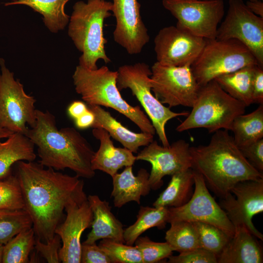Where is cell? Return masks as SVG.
<instances>
[{
    "mask_svg": "<svg viewBox=\"0 0 263 263\" xmlns=\"http://www.w3.org/2000/svg\"><path fill=\"white\" fill-rule=\"evenodd\" d=\"M17 164L24 209L32 220L36 238L47 243L55 235L66 205L86 195L84 182L76 175L63 174L39 163L19 161Z\"/></svg>",
    "mask_w": 263,
    "mask_h": 263,
    "instance_id": "cell-1",
    "label": "cell"
},
{
    "mask_svg": "<svg viewBox=\"0 0 263 263\" xmlns=\"http://www.w3.org/2000/svg\"><path fill=\"white\" fill-rule=\"evenodd\" d=\"M25 135L38 148L39 163L58 171L69 169L79 177L95 175L91 161L94 154L87 140L75 129L58 130L55 117L49 111L36 110V122Z\"/></svg>",
    "mask_w": 263,
    "mask_h": 263,
    "instance_id": "cell-2",
    "label": "cell"
},
{
    "mask_svg": "<svg viewBox=\"0 0 263 263\" xmlns=\"http://www.w3.org/2000/svg\"><path fill=\"white\" fill-rule=\"evenodd\" d=\"M228 131L213 132L207 145L190 147L191 168L221 198L231 193L239 182L263 178V173L243 156Z\"/></svg>",
    "mask_w": 263,
    "mask_h": 263,
    "instance_id": "cell-3",
    "label": "cell"
},
{
    "mask_svg": "<svg viewBox=\"0 0 263 263\" xmlns=\"http://www.w3.org/2000/svg\"><path fill=\"white\" fill-rule=\"evenodd\" d=\"M72 77L76 92L88 105L113 109L133 122L142 132L155 134L153 126L140 107L132 106L122 98L117 86V71H111L106 66L90 70L78 65Z\"/></svg>",
    "mask_w": 263,
    "mask_h": 263,
    "instance_id": "cell-4",
    "label": "cell"
},
{
    "mask_svg": "<svg viewBox=\"0 0 263 263\" xmlns=\"http://www.w3.org/2000/svg\"><path fill=\"white\" fill-rule=\"evenodd\" d=\"M112 2L106 0L76 2L70 17L68 35L82 54L79 65L90 70L98 68L99 59L111 62L105 51L107 40L103 34L104 22L112 16Z\"/></svg>",
    "mask_w": 263,
    "mask_h": 263,
    "instance_id": "cell-5",
    "label": "cell"
},
{
    "mask_svg": "<svg viewBox=\"0 0 263 263\" xmlns=\"http://www.w3.org/2000/svg\"><path fill=\"white\" fill-rule=\"evenodd\" d=\"M246 107L213 80L200 87L191 111L176 130L182 132L205 128L209 133L222 129L229 131L234 118L244 113Z\"/></svg>",
    "mask_w": 263,
    "mask_h": 263,
    "instance_id": "cell-6",
    "label": "cell"
},
{
    "mask_svg": "<svg viewBox=\"0 0 263 263\" xmlns=\"http://www.w3.org/2000/svg\"><path fill=\"white\" fill-rule=\"evenodd\" d=\"M256 65L258 64L255 57L241 42L235 39H214L207 40L191 67L198 85L201 87L221 75Z\"/></svg>",
    "mask_w": 263,
    "mask_h": 263,
    "instance_id": "cell-7",
    "label": "cell"
},
{
    "mask_svg": "<svg viewBox=\"0 0 263 263\" xmlns=\"http://www.w3.org/2000/svg\"><path fill=\"white\" fill-rule=\"evenodd\" d=\"M151 69L143 62L126 64L117 71V86L119 91L129 89L145 110L162 145H169L165 126L170 119L187 116L189 113H176L166 107L152 94L150 83Z\"/></svg>",
    "mask_w": 263,
    "mask_h": 263,
    "instance_id": "cell-8",
    "label": "cell"
},
{
    "mask_svg": "<svg viewBox=\"0 0 263 263\" xmlns=\"http://www.w3.org/2000/svg\"><path fill=\"white\" fill-rule=\"evenodd\" d=\"M0 127L25 135L36 122L35 98L27 94L19 79L0 58Z\"/></svg>",
    "mask_w": 263,
    "mask_h": 263,
    "instance_id": "cell-9",
    "label": "cell"
},
{
    "mask_svg": "<svg viewBox=\"0 0 263 263\" xmlns=\"http://www.w3.org/2000/svg\"><path fill=\"white\" fill-rule=\"evenodd\" d=\"M150 86L156 99L169 108L192 107L200 89L191 65L170 66L155 62L151 68Z\"/></svg>",
    "mask_w": 263,
    "mask_h": 263,
    "instance_id": "cell-10",
    "label": "cell"
},
{
    "mask_svg": "<svg viewBox=\"0 0 263 263\" xmlns=\"http://www.w3.org/2000/svg\"><path fill=\"white\" fill-rule=\"evenodd\" d=\"M162 4L177 19V26L207 40L216 39L225 14L223 0H163Z\"/></svg>",
    "mask_w": 263,
    "mask_h": 263,
    "instance_id": "cell-11",
    "label": "cell"
},
{
    "mask_svg": "<svg viewBox=\"0 0 263 263\" xmlns=\"http://www.w3.org/2000/svg\"><path fill=\"white\" fill-rule=\"evenodd\" d=\"M216 39H235L243 43L263 68V18L250 11L243 0H229L224 20Z\"/></svg>",
    "mask_w": 263,
    "mask_h": 263,
    "instance_id": "cell-12",
    "label": "cell"
},
{
    "mask_svg": "<svg viewBox=\"0 0 263 263\" xmlns=\"http://www.w3.org/2000/svg\"><path fill=\"white\" fill-rule=\"evenodd\" d=\"M194 171L195 188L189 200L177 207H169L168 223L174 221L199 222L212 225L231 238L235 227L226 213L210 194L203 176Z\"/></svg>",
    "mask_w": 263,
    "mask_h": 263,
    "instance_id": "cell-13",
    "label": "cell"
},
{
    "mask_svg": "<svg viewBox=\"0 0 263 263\" xmlns=\"http://www.w3.org/2000/svg\"><path fill=\"white\" fill-rule=\"evenodd\" d=\"M220 206L235 226H244L257 238L263 235L255 227L253 217L263 211V178L242 181L223 198Z\"/></svg>",
    "mask_w": 263,
    "mask_h": 263,
    "instance_id": "cell-14",
    "label": "cell"
},
{
    "mask_svg": "<svg viewBox=\"0 0 263 263\" xmlns=\"http://www.w3.org/2000/svg\"><path fill=\"white\" fill-rule=\"evenodd\" d=\"M207 40L176 25L164 27L154 39L156 62L170 66L191 65Z\"/></svg>",
    "mask_w": 263,
    "mask_h": 263,
    "instance_id": "cell-15",
    "label": "cell"
},
{
    "mask_svg": "<svg viewBox=\"0 0 263 263\" xmlns=\"http://www.w3.org/2000/svg\"><path fill=\"white\" fill-rule=\"evenodd\" d=\"M136 159L150 164L149 182L153 190L163 185L164 176H171L192 167L189 144L183 139L167 147L161 146L153 140L138 153Z\"/></svg>",
    "mask_w": 263,
    "mask_h": 263,
    "instance_id": "cell-16",
    "label": "cell"
},
{
    "mask_svg": "<svg viewBox=\"0 0 263 263\" xmlns=\"http://www.w3.org/2000/svg\"><path fill=\"white\" fill-rule=\"evenodd\" d=\"M66 216L55 230L60 237L62 245L59 257L63 263H80L81 237L91 226L93 213L86 195L73 199L65 206Z\"/></svg>",
    "mask_w": 263,
    "mask_h": 263,
    "instance_id": "cell-17",
    "label": "cell"
},
{
    "mask_svg": "<svg viewBox=\"0 0 263 263\" xmlns=\"http://www.w3.org/2000/svg\"><path fill=\"white\" fill-rule=\"evenodd\" d=\"M112 5L116 20L114 41L128 54H139L150 40L141 16L140 3L137 0H113Z\"/></svg>",
    "mask_w": 263,
    "mask_h": 263,
    "instance_id": "cell-18",
    "label": "cell"
},
{
    "mask_svg": "<svg viewBox=\"0 0 263 263\" xmlns=\"http://www.w3.org/2000/svg\"><path fill=\"white\" fill-rule=\"evenodd\" d=\"M92 133L100 142L99 149L94 152L91 161L94 170H101L112 177L119 169L132 166L136 160V156L125 147H115L106 130L94 128Z\"/></svg>",
    "mask_w": 263,
    "mask_h": 263,
    "instance_id": "cell-19",
    "label": "cell"
},
{
    "mask_svg": "<svg viewBox=\"0 0 263 263\" xmlns=\"http://www.w3.org/2000/svg\"><path fill=\"white\" fill-rule=\"evenodd\" d=\"M87 200L93 217L92 229L83 243L91 244L104 239L125 243L123 225L112 212L109 203L97 195H90Z\"/></svg>",
    "mask_w": 263,
    "mask_h": 263,
    "instance_id": "cell-20",
    "label": "cell"
},
{
    "mask_svg": "<svg viewBox=\"0 0 263 263\" xmlns=\"http://www.w3.org/2000/svg\"><path fill=\"white\" fill-rule=\"evenodd\" d=\"M149 176L150 173L143 168L135 176L132 166L125 167L121 173L113 176L111 196L114 207L120 208L132 201L140 204L141 197L148 195L151 189Z\"/></svg>",
    "mask_w": 263,
    "mask_h": 263,
    "instance_id": "cell-21",
    "label": "cell"
},
{
    "mask_svg": "<svg viewBox=\"0 0 263 263\" xmlns=\"http://www.w3.org/2000/svg\"><path fill=\"white\" fill-rule=\"evenodd\" d=\"M262 248L244 225L235 226L234 235L217 256L218 263H262Z\"/></svg>",
    "mask_w": 263,
    "mask_h": 263,
    "instance_id": "cell-22",
    "label": "cell"
},
{
    "mask_svg": "<svg viewBox=\"0 0 263 263\" xmlns=\"http://www.w3.org/2000/svg\"><path fill=\"white\" fill-rule=\"evenodd\" d=\"M88 107L95 116L91 128L106 130L111 137L133 153H137L140 147H145L153 140V135L151 134L136 133L129 130L101 106L88 105Z\"/></svg>",
    "mask_w": 263,
    "mask_h": 263,
    "instance_id": "cell-23",
    "label": "cell"
},
{
    "mask_svg": "<svg viewBox=\"0 0 263 263\" xmlns=\"http://www.w3.org/2000/svg\"><path fill=\"white\" fill-rule=\"evenodd\" d=\"M35 145L25 135L14 132L4 142L0 141V180L10 174L13 165L19 161H34Z\"/></svg>",
    "mask_w": 263,
    "mask_h": 263,
    "instance_id": "cell-24",
    "label": "cell"
},
{
    "mask_svg": "<svg viewBox=\"0 0 263 263\" xmlns=\"http://www.w3.org/2000/svg\"><path fill=\"white\" fill-rule=\"evenodd\" d=\"M194 184L192 168L173 174L168 186L154 201L153 206L168 208L182 206L190 198Z\"/></svg>",
    "mask_w": 263,
    "mask_h": 263,
    "instance_id": "cell-25",
    "label": "cell"
},
{
    "mask_svg": "<svg viewBox=\"0 0 263 263\" xmlns=\"http://www.w3.org/2000/svg\"><path fill=\"white\" fill-rule=\"evenodd\" d=\"M256 65L248 66L221 75L215 80L222 89L246 107L253 104L252 85Z\"/></svg>",
    "mask_w": 263,
    "mask_h": 263,
    "instance_id": "cell-26",
    "label": "cell"
},
{
    "mask_svg": "<svg viewBox=\"0 0 263 263\" xmlns=\"http://www.w3.org/2000/svg\"><path fill=\"white\" fill-rule=\"evenodd\" d=\"M70 0H18L8 2L5 6L24 5L43 16L45 25L52 32L57 33L66 27L70 17L65 12V6Z\"/></svg>",
    "mask_w": 263,
    "mask_h": 263,
    "instance_id": "cell-27",
    "label": "cell"
},
{
    "mask_svg": "<svg viewBox=\"0 0 263 263\" xmlns=\"http://www.w3.org/2000/svg\"><path fill=\"white\" fill-rule=\"evenodd\" d=\"M230 130L238 148L263 138V104L249 113L237 116Z\"/></svg>",
    "mask_w": 263,
    "mask_h": 263,
    "instance_id": "cell-28",
    "label": "cell"
},
{
    "mask_svg": "<svg viewBox=\"0 0 263 263\" xmlns=\"http://www.w3.org/2000/svg\"><path fill=\"white\" fill-rule=\"evenodd\" d=\"M168 207L141 206L136 221L124 229L125 243L133 245L136 240L149 229L154 227L164 228L168 223Z\"/></svg>",
    "mask_w": 263,
    "mask_h": 263,
    "instance_id": "cell-29",
    "label": "cell"
},
{
    "mask_svg": "<svg viewBox=\"0 0 263 263\" xmlns=\"http://www.w3.org/2000/svg\"><path fill=\"white\" fill-rule=\"evenodd\" d=\"M35 242L32 227L20 231L4 244L2 263H30L29 256L35 249Z\"/></svg>",
    "mask_w": 263,
    "mask_h": 263,
    "instance_id": "cell-30",
    "label": "cell"
},
{
    "mask_svg": "<svg viewBox=\"0 0 263 263\" xmlns=\"http://www.w3.org/2000/svg\"><path fill=\"white\" fill-rule=\"evenodd\" d=\"M170 224L165 240L173 251L181 253L200 247L197 232L192 222L178 221Z\"/></svg>",
    "mask_w": 263,
    "mask_h": 263,
    "instance_id": "cell-31",
    "label": "cell"
},
{
    "mask_svg": "<svg viewBox=\"0 0 263 263\" xmlns=\"http://www.w3.org/2000/svg\"><path fill=\"white\" fill-rule=\"evenodd\" d=\"M32 226L25 209L0 210V244H5L19 232Z\"/></svg>",
    "mask_w": 263,
    "mask_h": 263,
    "instance_id": "cell-32",
    "label": "cell"
},
{
    "mask_svg": "<svg viewBox=\"0 0 263 263\" xmlns=\"http://www.w3.org/2000/svg\"><path fill=\"white\" fill-rule=\"evenodd\" d=\"M192 223L197 232L200 247L218 256L231 237L212 225L199 222Z\"/></svg>",
    "mask_w": 263,
    "mask_h": 263,
    "instance_id": "cell-33",
    "label": "cell"
},
{
    "mask_svg": "<svg viewBox=\"0 0 263 263\" xmlns=\"http://www.w3.org/2000/svg\"><path fill=\"white\" fill-rule=\"evenodd\" d=\"M98 245L111 259L112 263H143L140 251L135 245L125 244L108 239H104Z\"/></svg>",
    "mask_w": 263,
    "mask_h": 263,
    "instance_id": "cell-34",
    "label": "cell"
},
{
    "mask_svg": "<svg viewBox=\"0 0 263 263\" xmlns=\"http://www.w3.org/2000/svg\"><path fill=\"white\" fill-rule=\"evenodd\" d=\"M24 204L17 175L0 180V210L24 209Z\"/></svg>",
    "mask_w": 263,
    "mask_h": 263,
    "instance_id": "cell-35",
    "label": "cell"
},
{
    "mask_svg": "<svg viewBox=\"0 0 263 263\" xmlns=\"http://www.w3.org/2000/svg\"><path fill=\"white\" fill-rule=\"evenodd\" d=\"M135 245L141 252L143 263H156L168 258L173 251L167 242H156L148 237H139Z\"/></svg>",
    "mask_w": 263,
    "mask_h": 263,
    "instance_id": "cell-36",
    "label": "cell"
},
{
    "mask_svg": "<svg viewBox=\"0 0 263 263\" xmlns=\"http://www.w3.org/2000/svg\"><path fill=\"white\" fill-rule=\"evenodd\" d=\"M169 263H217L216 254L201 247L180 253L168 258Z\"/></svg>",
    "mask_w": 263,
    "mask_h": 263,
    "instance_id": "cell-37",
    "label": "cell"
},
{
    "mask_svg": "<svg viewBox=\"0 0 263 263\" xmlns=\"http://www.w3.org/2000/svg\"><path fill=\"white\" fill-rule=\"evenodd\" d=\"M61 243L60 237L56 234L47 243H44L36 238L35 249L47 263H58L61 262L59 257Z\"/></svg>",
    "mask_w": 263,
    "mask_h": 263,
    "instance_id": "cell-38",
    "label": "cell"
},
{
    "mask_svg": "<svg viewBox=\"0 0 263 263\" xmlns=\"http://www.w3.org/2000/svg\"><path fill=\"white\" fill-rule=\"evenodd\" d=\"M243 156L260 172H263V138L239 148Z\"/></svg>",
    "mask_w": 263,
    "mask_h": 263,
    "instance_id": "cell-39",
    "label": "cell"
},
{
    "mask_svg": "<svg viewBox=\"0 0 263 263\" xmlns=\"http://www.w3.org/2000/svg\"><path fill=\"white\" fill-rule=\"evenodd\" d=\"M80 263H112L105 251L96 243H81Z\"/></svg>",
    "mask_w": 263,
    "mask_h": 263,
    "instance_id": "cell-40",
    "label": "cell"
},
{
    "mask_svg": "<svg viewBox=\"0 0 263 263\" xmlns=\"http://www.w3.org/2000/svg\"><path fill=\"white\" fill-rule=\"evenodd\" d=\"M253 103L263 104V68L257 65L252 85Z\"/></svg>",
    "mask_w": 263,
    "mask_h": 263,
    "instance_id": "cell-41",
    "label": "cell"
},
{
    "mask_svg": "<svg viewBox=\"0 0 263 263\" xmlns=\"http://www.w3.org/2000/svg\"><path fill=\"white\" fill-rule=\"evenodd\" d=\"M88 109V106L81 101H74L68 107L67 113L74 120L83 114Z\"/></svg>",
    "mask_w": 263,
    "mask_h": 263,
    "instance_id": "cell-42",
    "label": "cell"
},
{
    "mask_svg": "<svg viewBox=\"0 0 263 263\" xmlns=\"http://www.w3.org/2000/svg\"><path fill=\"white\" fill-rule=\"evenodd\" d=\"M95 116L89 108L83 114L74 120L75 126L80 129L92 127L94 123Z\"/></svg>",
    "mask_w": 263,
    "mask_h": 263,
    "instance_id": "cell-43",
    "label": "cell"
},
{
    "mask_svg": "<svg viewBox=\"0 0 263 263\" xmlns=\"http://www.w3.org/2000/svg\"><path fill=\"white\" fill-rule=\"evenodd\" d=\"M246 6L253 13L263 18V2L262 0H247Z\"/></svg>",
    "mask_w": 263,
    "mask_h": 263,
    "instance_id": "cell-44",
    "label": "cell"
},
{
    "mask_svg": "<svg viewBox=\"0 0 263 263\" xmlns=\"http://www.w3.org/2000/svg\"><path fill=\"white\" fill-rule=\"evenodd\" d=\"M13 133L14 132L0 127V139L5 138H7Z\"/></svg>",
    "mask_w": 263,
    "mask_h": 263,
    "instance_id": "cell-45",
    "label": "cell"
},
{
    "mask_svg": "<svg viewBox=\"0 0 263 263\" xmlns=\"http://www.w3.org/2000/svg\"><path fill=\"white\" fill-rule=\"evenodd\" d=\"M4 244H0V263H2V253Z\"/></svg>",
    "mask_w": 263,
    "mask_h": 263,
    "instance_id": "cell-46",
    "label": "cell"
},
{
    "mask_svg": "<svg viewBox=\"0 0 263 263\" xmlns=\"http://www.w3.org/2000/svg\"><path fill=\"white\" fill-rule=\"evenodd\" d=\"M11 0V2H15V1H16L18 0Z\"/></svg>",
    "mask_w": 263,
    "mask_h": 263,
    "instance_id": "cell-47",
    "label": "cell"
},
{
    "mask_svg": "<svg viewBox=\"0 0 263 263\" xmlns=\"http://www.w3.org/2000/svg\"><path fill=\"white\" fill-rule=\"evenodd\" d=\"M248 0L254 1V0Z\"/></svg>",
    "mask_w": 263,
    "mask_h": 263,
    "instance_id": "cell-48",
    "label": "cell"
}]
</instances>
